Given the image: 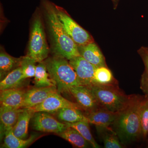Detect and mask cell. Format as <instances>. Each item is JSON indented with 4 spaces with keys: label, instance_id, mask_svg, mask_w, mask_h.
Returning a JSON list of instances; mask_svg holds the SVG:
<instances>
[{
    "label": "cell",
    "instance_id": "6",
    "mask_svg": "<svg viewBox=\"0 0 148 148\" xmlns=\"http://www.w3.org/2000/svg\"><path fill=\"white\" fill-rule=\"evenodd\" d=\"M54 7L62 27L77 46L94 42L91 35L74 21L64 9L55 4Z\"/></svg>",
    "mask_w": 148,
    "mask_h": 148
},
{
    "label": "cell",
    "instance_id": "18",
    "mask_svg": "<svg viewBox=\"0 0 148 148\" xmlns=\"http://www.w3.org/2000/svg\"><path fill=\"white\" fill-rule=\"evenodd\" d=\"M38 134L31 135L28 139H22L16 137L14 134L13 129L6 133L4 138L2 147L6 148H23L32 145L38 137Z\"/></svg>",
    "mask_w": 148,
    "mask_h": 148
},
{
    "label": "cell",
    "instance_id": "1",
    "mask_svg": "<svg viewBox=\"0 0 148 148\" xmlns=\"http://www.w3.org/2000/svg\"><path fill=\"white\" fill-rule=\"evenodd\" d=\"M145 95L132 94L127 106L118 113L111 125L123 145H127L142 138L141 115Z\"/></svg>",
    "mask_w": 148,
    "mask_h": 148
},
{
    "label": "cell",
    "instance_id": "28",
    "mask_svg": "<svg viewBox=\"0 0 148 148\" xmlns=\"http://www.w3.org/2000/svg\"><path fill=\"white\" fill-rule=\"evenodd\" d=\"M140 121L142 138L146 140L148 138V97L146 96L141 110Z\"/></svg>",
    "mask_w": 148,
    "mask_h": 148
},
{
    "label": "cell",
    "instance_id": "12",
    "mask_svg": "<svg viewBox=\"0 0 148 148\" xmlns=\"http://www.w3.org/2000/svg\"><path fill=\"white\" fill-rule=\"evenodd\" d=\"M23 108H16L1 106L0 108L1 139L4 138L6 133L13 129Z\"/></svg>",
    "mask_w": 148,
    "mask_h": 148
},
{
    "label": "cell",
    "instance_id": "14",
    "mask_svg": "<svg viewBox=\"0 0 148 148\" xmlns=\"http://www.w3.org/2000/svg\"><path fill=\"white\" fill-rule=\"evenodd\" d=\"M23 88L1 90V106L21 108L27 90Z\"/></svg>",
    "mask_w": 148,
    "mask_h": 148
},
{
    "label": "cell",
    "instance_id": "29",
    "mask_svg": "<svg viewBox=\"0 0 148 148\" xmlns=\"http://www.w3.org/2000/svg\"><path fill=\"white\" fill-rule=\"evenodd\" d=\"M112 1L113 3L115 8H116V7L117 5L119 0H112Z\"/></svg>",
    "mask_w": 148,
    "mask_h": 148
},
{
    "label": "cell",
    "instance_id": "24",
    "mask_svg": "<svg viewBox=\"0 0 148 148\" xmlns=\"http://www.w3.org/2000/svg\"><path fill=\"white\" fill-rule=\"evenodd\" d=\"M67 126L77 130L82 136L90 144L92 148H101L92 137L89 127V123L87 121H80L73 123L65 122Z\"/></svg>",
    "mask_w": 148,
    "mask_h": 148
},
{
    "label": "cell",
    "instance_id": "2",
    "mask_svg": "<svg viewBox=\"0 0 148 148\" xmlns=\"http://www.w3.org/2000/svg\"><path fill=\"white\" fill-rule=\"evenodd\" d=\"M49 29L51 38L52 49L55 55L68 60L80 56L78 46L68 34L56 14L54 4L43 0Z\"/></svg>",
    "mask_w": 148,
    "mask_h": 148
},
{
    "label": "cell",
    "instance_id": "11",
    "mask_svg": "<svg viewBox=\"0 0 148 148\" xmlns=\"http://www.w3.org/2000/svg\"><path fill=\"white\" fill-rule=\"evenodd\" d=\"M58 92L56 86L36 87L27 90L21 108H30L40 105L49 96Z\"/></svg>",
    "mask_w": 148,
    "mask_h": 148
},
{
    "label": "cell",
    "instance_id": "4",
    "mask_svg": "<svg viewBox=\"0 0 148 148\" xmlns=\"http://www.w3.org/2000/svg\"><path fill=\"white\" fill-rule=\"evenodd\" d=\"M101 108L117 113L129 102L131 95H127L120 88L119 85H103L93 84L88 86Z\"/></svg>",
    "mask_w": 148,
    "mask_h": 148
},
{
    "label": "cell",
    "instance_id": "19",
    "mask_svg": "<svg viewBox=\"0 0 148 148\" xmlns=\"http://www.w3.org/2000/svg\"><path fill=\"white\" fill-rule=\"evenodd\" d=\"M57 135L71 143L75 147L88 148L90 145L79 132L72 127L67 126L64 131Z\"/></svg>",
    "mask_w": 148,
    "mask_h": 148
},
{
    "label": "cell",
    "instance_id": "17",
    "mask_svg": "<svg viewBox=\"0 0 148 148\" xmlns=\"http://www.w3.org/2000/svg\"><path fill=\"white\" fill-rule=\"evenodd\" d=\"M34 113L30 109L23 108L13 128L14 134L16 137L22 139L27 138L29 122Z\"/></svg>",
    "mask_w": 148,
    "mask_h": 148
},
{
    "label": "cell",
    "instance_id": "3",
    "mask_svg": "<svg viewBox=\"0 0 148 148\" xmlns=\"http://www.w3.org/2000/svg\"><path fill=\"white\" fill-rule=\"evenodd\" d=\"M45 63L51 77L55 81L59 93H69L71 87L82 85L76 72L66 58L55 55Z\"/></svg>",
    "mask_w": 148,
    "mask_h": 148
},
{
    "label": "cell",
    "instance_id": "21",
    "mask_svg": "<svg viewBox=\"0 0 148 148\" xmlns=\"http://www.w3.org/2000/svg\"><path fill=\"white\" fill-rule=\"evenodd\" d=\"M34 77L36 87L56 86V83L51 77L44 61L40 62L36 66Z\"/></svg>",
    "mask_w": 148,
    "mask_h": 148
},
{
    "label": "cell",
    "instance_id": "26",
    "mask_svg": "<svg viewBox=\"0 0 148 148\" xmlns=\"http://www.w3.org/2000/svg\"><path fill=\"white\" fill-rule=\"evenodd\" d=\"M138 52L145 66V70L140 79V88L145 95L148 97V50L146 47H142Z\"/></svg>",
    "mask_w": 148,
    "mask_h": 148
},
{
    "label": "cell",
    "instance_id": "23",
    "mask_svg": "<svg viewBox=\"0 0 148 148\" xmlns=\"http://www.w3.org/2000/svg\"><path fill=\"white\" fill-rule=\"evenodd\" d=\"M21 57L14 58L4 51L0 53V71L1 77L7 75L21 65Z\"/></svg>",
    "mask_w": 148,
    "mask_h": 148
},
{
    "label": "cell",
    "instance_id": "25",
    "mask_svg": "<svg viewBox=\"0 0 148 148\" xmlns=\"http://www.w3.org/2000/svg\"><path fill=\"white\" fill-rule=\"evenodd\" d=\"M94 84L111 85H119L118 81L113 75L108 67H98L95 70L94 77Z\"/></svg>",
    "mask_w": 148,
    "mask_h": 148
},
{
    "label": "cell",
    "instance_id": "7",
    "mask_svg": "<svg viewBox=\"0 0 148 148\" xmlns=\"http://www.w3.org/2000/svg\"><path fill=\"white\" fill-rule=\"evenodd\" d=\"M48 113L44 112H35L32 117L34 129L40 132L58 134L66 129L65 123L60 122Z\"/></svg>",
    "mask_w": 148,
    "mask_h": 148
},
{
    "label": "cell",
    "instance_id": "20",
    "mask_svg": "<svg viewBox=\"0 0 148 148\" xmlns=\"http://www.w3.org/2000/svg\"><path fill=\"white\" fill-rule=\"evenodd\" d=\"M97 131L102 138L106 148H123L119 138L112 127L96 126Z\"/></svg>",
    "mask_w": 148,
    "mask_h": 148
},
{
    "label": "cell",
    "instance_id": "27",
    "mask_svg": "<svg viewBox=\"0 0 148 148\" xmlns=\"http://www.w3.org/2000/svg\"><path fill=\"white\" fill-rule=\"evenodd\" d=\"M37 63L34 59L27 55L21 57V66L24 77L26 79L35 76L36 73V64Z\"/></svg>",
    "mask_w": 148,
    "mask_h": 148
},
{
    "label": "cell",
    "instance_id": "30",
    "mask_svg": "<svg viewBox=\"0 0 148 148\" xmlns=\"http://www.w3.org/2000/svg\"><path fill=\"white\" fill-rule=\"evenodd\" d=\"M146 49H147V50H148V47H146Z\"/></svg>",
    "mask_w": 148,
    "mask_h": 148
},
{
    "label": "cell",
    "instance_id": "9",
    "mask_svg": "<svg viewBox=\"0 0 148 148\" xmlns=\"http://www.w3.org/2000/svg\"><path fill=\"white\" fill-rule=\"evenodd\" d=\"M69 61L76 72L82 85L88 86L94 84V73L97 67L81 56L74 57Z\"/></svg>",
    "mask_w": 148,
    "mask_h": 148
},
{
    "label": "cell",
    "instance_id": "31",
    "mask_svg": "<svg viewBox=\"0 0 148 148\" xmlns=\"http://www.w3.org/2000/svg\"></svg>",
    "mask_w": 148,
    "mask_h": 148
},
{
    "label": "cell",
    "instance_id": "16",
    "mask_svg": "<svg viewBox=\"0 0 148 148\" xmlns=\"http://www.w3.org/2000/svg\"><path fill=\"white\" fill-rule=\"evenodd\" d=\"M27 79L24 77L21 66H19L9 73L1 81L0 90L23 88Z\"/></svg>",
    "mask_w": 148,
    "mask_h": 148
},
{
    "label": "cell",
    "instance_id": "8",
    "mask_svg": "<svg viewBox=\"0 0 148 148\" xmlns=\"http://www.w3.org/2000/svg\"><path fill=\"white\" fill-rule=\"evenodd\" d=\"M59 94L57 92L52 94L40 105L29 109L34 113L39 112H55L64 108H73L83 111L77 103L69 101Z\"/></svg>",
    "mask_w": 148,
    "mask_h": 148
},
{
    "label": "cell",
    "instance_id": "10",
    "mask_svg": "<svg viewBox=\"0 0 148 148\" xmlns=\"http://www.w3.org/2000/svg\"><path fill=\"white\" fill-rule=\"evenodd\" d=\"M69 94L73 97L77 103L85 112H91L101 108L88 88L84 86L71 87Z\"/></svg>",
    "mask_w": 148,
    "mask_h": 148
},
{
    "label": "cell",
    "instance_id": "22",
    "mask_svg": "<svg viewBox=\"0 0 148 148\" xmlns=\"http://www.w3.org/2000/svg\"><path fill=\"white\" fill-rule=\"evenodd\" d=\"M58 119L65 122L73 123L80 121H88L81 110L73 108H64L57 111Z\"/></svg>",
    "mask_w": 148,
    "mask_h": 148
},
{
    "label": "cell",
    "instance_id": "13",
    "mask_svg": "<svg viewBox=\"0 0 148 148\" xmlns=\"http://www.w3.org/2000/svg\"><path fill=\"white\" fill-rule=\"evenodd\" d=\"M80 55L95 67H108L105 57L95 42L78 46Z\"/></svg>",
    "mask_w": 148,
    "mask_h": 148
},
{
    "label": "cell",
    "instance_id": "5",
    "mask_svg": "<svg viewBox=\"0 0 148 148\" xmlns=\"http://www.w3.org/2000/svg\"><path fill=\"white\" fill-rule=\"evenodd\" d=\"M49 52L42 23L40 18L38 17L35 19L32 27L27 55L36 62L40 63L47 58Z\"/></svg>",
    "mask_w": 148,
    "mask_h": 148
},
{
    "label": "cell",
    "instance_id": "15",
    "mask_svg": "<svg viewBox=\"0 0 148 148\" xmlns=\"http://www.w3.org/2000/svg\"><path fill=\"white\" fill-rule=\"evenodd\" d=\"M118 113L100 108L91 112H85L84 114L89 123L94 125L95 126L110 127L114 121Z\"/></svg>",
    "mask_w": 148,
    "mask_h": 148
}]
</instances>
